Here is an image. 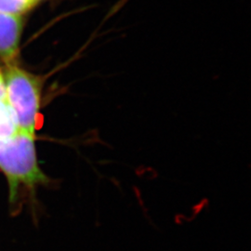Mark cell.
<instances>
[{
	"label": "cell",
	"mask_w": 251,
	"mask_h": 251,
	"mask_svg": "<svg viewBox=\"0 0 251 251\" xmlns=\"http://www.w3.org/2000/svg\"><path fill=\"white\" fill-rule=\"evenodd\" d=\"M35 139L36 136L21 130L0 139V171L8 182L11 206H15L23 191L35 202L37 189L51 185V179L39 167Z\"/></svg>",
	"instance_id": "cell-1"
},
{
	"label": "cell",
	"mask_w": 251,
	"mask_h": 251,
	"mask_svg": "<svg viewBox=\"0 0 251 251\" xmlns=\"http://www.w3.org/2000/svg\"><path fill=\"white\" fill-rule=\"evenodd\" d=\"M6 100L13 111L19 129L36 136L42 81L30 73L10 66L4 78Z\"/></svg>",
	"instance_id": "cell-2"
},
{
	"label": "cell",
	"mask_w": 251,
	"mask_h": 251,
	"mask_svg": "<svg viewBox=\"0 0 251 251\" xmlns=\"http://www.w3.org/2000/svg\"><path fill=\"white\" fill-rule=\"evenodd\" d=\"M21 34V16L0 13V58L9 61L17 56Z\"/></svg>",
	"instance_id": "cell-3"
},
{
	"label": "cell",
	"mask_w": 251,
	"mask_h": 251,
	"mask_svg": "<svg viewBox=\"0 0 251 251\" xmlns=\"http://www.w3.org/2000/svg\"><path fill=\"white\" fill-rule=\"evenodd\" d=\"M19 131L16 117L7 100H0V139L9 138Z\"/></svg>",
	"instance_id": "cell-4"
},
{
	"label": "cell",
	"mask_w": 251,
	"mask_h": 251,
	"mask_svg": "<svg viewBox=\"0 0 251 251\" xmlns=\"http://www.w3.org/2000/svg\"><path fill=\"white\" fill-rule=\"evenodd\" d=\"M36 3L35 0H0V13L20 16L35 7Z\"/></svg>",
	"instance_id": "cell-5"
},
{
	"label": "cell",
	"mask_w": 251,
	"mask_h": 251,
	"mask_svg": "<svg viewBox=\"0 0 251 251\" xmlns=\"http://www.w3.org/2000/svg\"><path fill=\"white\" fill-rule=\"evenodd\" d=\"M35 1H36V2H38V1H39V0H35Z\"/></svg>",
	"instance_id": "cell-6"
},
{
	"label": "cell",
	"mask_w": 251,
	"mask_h": 251,
	"mask_svg": "<svg viewBox=\"0 0 251 251\" xmlns=\"http://www.w3.org/2000/svg\"><path fill=\"white\" fill-rule=\"evenodd\" d=\"M0 75H1V73H0Z\"/></svg>",
	"instance_id": "cell-7"
}]
</instances>
